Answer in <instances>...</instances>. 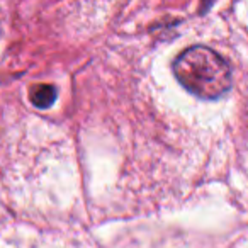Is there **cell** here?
Wrapping results in <instances>:
<instances>
[{"label":"cell","mask_w":248,"mask_h":248,"mask_svg":"<svg viewBox=\"0 0 248 248\" xmlns=\"http://www.w3.org/2000/svg\"><path fill=\"white\" fill-rule=\"evenodd\" d=\"M31 102L34 104L38 109H46V107H51L56 100V90L51 85H36L31 90V95H29Z\"/></svg>","instance_id":"7a4b0ae2"},{"label":"cell","mask_w":248,"mask_h":248,"mask_svg":"<svg viewBox=\"0 0 248 248\" xmlns=\"http://www.w3.org/2000/svg\"><path fill=\"white\" fill-rule=\"evenodd\" d=\"M173 73L180 85L199 99H219L231 89L228 63L206 46H194L177 56Z\"/></svg>","instance_id":"6da1fadb"}]
</instances>
